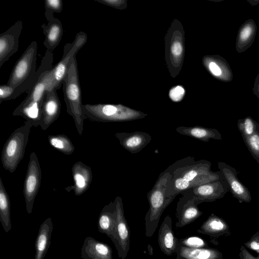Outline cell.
<instances>
[{
	"label": "cell",
	"instance_id": "obj_32",
	"mask_svg": "<svg viewBox=\"0 0 259 259\" xmlns=\"http://www.w3.org/2000/svg\"><path fill=\"white\" fill-rule=\"evenodd\" d=\"M63 6L61 0H46L45 2V16L48 22L54 18V13L62 12Z\"/></svg>",
	"mask_w": 259,
	"mask_h": 259
},
{
	"label": "cell",
	"instance_id": "obj_16",
	"mask_svg": "<svg viewBox=\"0 0 259 259\" xmlns=\"http://www.w3.org/2000/svg\"><path fill=\"white\" fill-rule=\"evenodd\" d=\"M179 240L173 231L171 217L166 216L158 231V242L160 250L167 256L172 255L179 246Z\"/></svg>",
	"mask_w": 259,
	"mask_h": 259
},
{
	"label": "cell",
	"instance_id": "obj_18",
	"mask_svg": "<svg viewBox=\"0 0 259 259\" xmlns=\"http://www.w3.org/2000/svg\"><path fill=\"white\" fill-rule=\"evenodd\" d=\"M72 172L74 181L72 189L76 196H80L86 192L92 182L91 168L79 161L72 166Z\"/></svg>",
	"mask_w": 259,
	"mask_h": 259
},
{
	"label": "cell",
	"instance_id": "obj_28",
	"mask_svg": "<svg viewBox=\"0 0 259 259\" xmlns=\"http://www.w3.org/2000/svg\"><path fill=\"white\" fill-rule=\"evenodd\" d=\"M225 230V223L223 220L212 213L197 230L199 233L211 236H217Z\"/></svg>",
	"mask_w": 259,
	"mask_h": 259
},
{
	"label": "cell",
	"instance_id": "obj_3",
	"mask_svg": "<svg viewBox=\"0 0 259 259\" xmlns=\"http://www.w3.org/2000/svg\"><path fill=\"white\" fill-rule=\"evenodd\" d=\"M171 174L166 169L161 172L154 186L147 195L149 208L145 217V235L152 236L155 232L165 209L174 200L175 197L166 195Z\"/></svg>",
	"mask_w": 259,
	"mask_h": 259
},
{
	"label": "cell",
	"instance_id": "obj_20",
	"mask_svg": "<svg viewBox=\"0 0 259 259\" xmlns=\"http://www.w3.org/2000/svg\"><path fill=\"white\" fill-rule=\"evenodd\" d=\"M205 65L210 73L217 79L224 82H230L233 75L232 69L227 60L220 56L207 57Z\"/></svg>",
	"mask_w": 259,
	"mask_h": 259
},
{
	"label": "cell",
	"instance_id": "obj_13",
	"mask_svg": "<svg viewBox=\"0 0 259 259\" xmlns=\"http://www.w3.org/2000/svg\"><path fill=\"white\" fill-rule=\"evenodd\" d=\"M22 28V21L18 20L0 34V67L18 51Z\"/></svg>",
	"mask_w": 259,
	"mask_h": 259
},
{
	"label": "cell",
	"instance_id": "obj_33",
	"mask_svg": "<svg viewBox=\"0 0 259 259\" xmlns=\"http://www.w3.org/2000/svg\"><path fill=\"white\" fill-rule=\"evenodd\" d=\"M179 245L190 248H205L207 243L201 238L197 236L188 237L179 240Z\"/></svg>",
	"mask_w": 259,
	"mask_h": 259
},
{
	"label": "cell",
	"instance_id": "obj_35",
	"mask_svg": "<svg viewBox=\"0 0 259 259\" xmlns=\"http://www.w3.org/2000/svg\"><path fill=\"white\" fill-rule=\"evenodd\" d=\"M184 89L181 86H177L170 90L169 96L171 100L177 102L182 99L184 96Z\"/></svg>",
	"mask_w": 259,
	"mask_h": 259
},
{
	"label": "cell",
	"instance_id": "obj_10",
	"mask_svg": "<svg viewBox=\"0 0 259 259\" xmlns=\"http://www.w3.org/2000/svg\"><path fill=\"white\" fill-rule=\"evenodd\" d=\"M229 191V186L223 176L218 180L194 187L184 192L189 194L199 204L202 202H212L222 198Z\"/></svg>",
	"mask_w": 259,
	"mask_h": 259
},
{
	"label": "cell",
	"instance_id": "obj_4",
	"mask_svg": "<svg viewBox=\"0 0 259 259\" xmlns=\"http://www.w3.org/2000/svg\"><path fill=\"white\" fill-rule=\"evenodd\" d=\"M62 85L67 112L72 117L77 131L81 136L83 121L87 118L82 110L83 104L76 55L70 61Z\"/></svg>",
	"mask_w": 259,
	"mask_h": 259
},
{
	"label": "cell",
	"instance_id": "obj_8",
	"mask_svg": "<svg viewBox=\"0 0 259 259\" xmlns=\"http://www.w3.org/2000/svg\"><path fill=\"white\" fill-rule=\"evenodd\" d=\"M41 171L38 159L34 152L29 156V162L24 182L23 194L26 209L28 214L32 211L35 197L41 182Z\"/></svg>",
	"mask_w": 259,
	"mask_h": 259
},
{
	"label": "cell",
	"instance_id": "obj_36",
	"mask_svg": "<svg viewBox=\"0 0 259 259\" xmlns=\"http://www.w3.org/2000/svg\"><path fill=\"white\" fill-rule=\"evenodd\" d=\"M182 47L181 44L179 42L174 43L171 48L172 53L175 55H179L182 52Z\"/></svg>",
	"mask_w": 259,
	"mask_h": 259
},
{
	"label": "cell",
	"instance_id": "obj_21",
	"mask_svg": "<svg viewBox=\"0 0 259 259\" xmlns=\"http://www.w3.org/2000/svg\"><path fill=\"white\" fill-rule=\"evenodd\" d=\"M53 230L51 218H47L40 225L35 242L34 259H44L51 243Z\"/></svg>",
	"mask_w": 259,
	"mask_h": 259
},
{
	"label": "cell",
	"instance_id": "obj_25",
	"mask_svg": "<svg viewBox=\"0 0 259 259\" xmlns=\"http://www.w3.org/2000/svg\"><path fill=\"white\" fill-rule=\"evenodd\" d=\"M176 131L181 135L188 136L198 140L207 142L210 139L220 140L222 139L221 134L215 128L202 126H179Z\"/></svg>",
	"mask_w": 259,
	"mask_h": 259
},
{
	"label": "cell",
	"instance_id": "obj_15",
	"mask_svg": "<svg viewBox=\"0 0 259 259\" xmlns=\"http://www.w3.org/2000/svg\"><path fill=\"white\" fill-rule=\"evenodd\" d=\"M114 136L118 140L119 144L132 154L140 152L152 140V137L148 133L141 131L119 132Z\"/></svg>",
	"mask_w": 259,
	"mask_h": 259
},
{
	"label": "cell",
	"instance_id": "obj_11",
	"mask_svg": "<svg viewBox=\"0 0 259 259\" xmlns=\"http://www.w3.org/2000/svg\"><path fill=\"white\" fill-rule=\"evenodd\" d=\"M177 204L176 217L177 228L185 227L193 223L203 213L198 207V204L188 193L184 192L181 194Z\"/></svg>",
	"mask_w": 259,
	"mask_h": 259
},
{
	"label": "cell",
	"instance_id": "obj_14",
	"mask_svg": "<svg viewBox=\"0 0 259 259\" xmlns=\"http://www.w3.org/2000/svg\"><path fill=\"white\" fill-rule=\"evenodd\" d=\"M61 112V103L57 90L52 89L46 91L41 109V117L39 126L46 130L59 117Z\"/></svg>",
	"mask_w": 259,
	"mask_h": 259
},
{
	"label": "cell",
	"instance_id": "obj_26",
	"mask_svg": "<svg viewBox=\"0 0 259 259\" xmlns=\"http://www.w3.org/2000/svg\"><path fill=\"white\" fill-rule=\"evenodd\" d=\"M53 67L46 70L41 74L37 81L27 92V96L22 101L23 103L33 102L42 105L46 92L49 90L50 71Z\"/></svg>",
	"mask_w": 259,
	"mask_h": 259
},
{
	"label": "cell",
	"instance_id": "obj_24",
	"mask_svg": "<svg viewBox=\"0 0 259 259\" xmlns=\"http://www.w3.org/2000/svg\"><path fill=\"white\" fill-rule=\"evenodd\" d=\"M175 254L176 259H220L221 252L210 248H190L179 245Z\"/></svg>",
	"mask_w": 259,
	"mask_h": 259
},
{
	"label": "cell",
	"instance_id": "obj_30",
	"mask_svg": "<svg viewBox=\"0 0 259 259\" xmlns=\"http://www.w3.org/2000/svg\"><path fill=\"white\" fill-rule=\"evenodd\" d=\"M237 125L243 139L250 137L259 131V124L250 116L238 119Z\"/></svg>",
	"mask_w": 259,
	"mask_h": 259
},
{
	"label": "cell",
	"instance_id": "obj_12",
	"mask_svg": "<svg viewBox=\"0 0 259 259\" xmlns=\"http://www.w3.org/2000/svg\"><path fill=\"white\" fill-rule=\"evenodd\" d=\"M218 166L233 196L240 202H250L251 200V193L238 178V172L236 169L224 162H218Z\"/></svg>",
	"mask_w": 259,
	"mask_h": 259
},
{
	"label": "cell",
	"instance_id": "obj_27",
	"mask_svg": "<svg viewBox=\"0 0 259 259\" xmlns=\"http://www.w3.org/2000/svg\"><path fill=\"white\" fill-rule=\"evenodd\" d=\"M0 221L4 231L8 233L12 228L9 196L0 177Z\"/></svg>",
	"mask_w": 259,
	"mask_h": 259
},
{
	"label": "cell",
	"instance_id": "obj_22",
	"mask_svg": "<svg viewBox=\"0 0 259 259\" xmlns=\"http://www.w3.org/2000/svg\"><path fill=\"white\" fill-rule=\"evenodd\" d=\"M256 30V25L252 19L246 20L241 25L238 31L235 44V48L238 53L245 52L252 45Z\"/></svg>",
	"mask_w": 259,
	"mask_h": 259
},
{
	"label": "cell",
	"instance_id": "obj_38",
	"mask_svg": "<svg viewBox=\"0 0 259 259\" xmlns=\"http://www.w3.org/2000/svg\"><path fill=\"white\" fill-rule=\"evenodd\" d=\"M252 91L253 94L259 99V73L255 78Z\"/></svg>",
	"mask_w": 259,
	"mask_h": 259
},
{
	"label": "cell",
	"instance_id": "obj_39",
	"mask_svg": "<svg viewBox=\"0 0 259 259\" xmlns=\"http://www.w3.org/2000/svg\"><path fill=\"white\" fill-rule=\"evenodd\" d=\"M248 247L259 252V240L253 239L248 243Z\"/></svg>",
	"mask_w": 259,
	"mask_h": 259
},
{
	"label": "cell",
	"instance_id": "obj_9",
	"mask_svg": "<svg viewBox=\"0 0 259 259\" xmlns=\"http://www.w3.org/2000/svg\"><path fill=\"white\" fill-rule=\"evenodd\" d=\"M114 201L116 206V220L115 238L112 242L117 251L118 257L125 259L130 249L131 232L125 218L121 197L117 196Z\"/></svg>",
	"mask_w": 259,
	"mask_h": 259
},
{
	"label": "cell",
	"instance_id": "obj_31",
	"mask_svg": "<svg viewBox=\"0 0 259 259\" xmlns=\"http://www.w3.org/2000/svg\"><path fill=\"white\" fill-rule=\"evenodd\" d=\"M243 140L252 157L259 164V131Z\"/></svg>",
	"mask_w": 259,
	"mask_h": 259
},
{
	"label": "cell",
	"instance_id": "obj_37",
	"mask_svg": "<svg viewBox=\"0 0 259 259\" xmlns=\"http://www.w3.org/2000/svg\"><path fill=\"white\" fill-rule=\"evenodd\" d=\"M241 251L240 256L241 259H259V257H254L243 246L241 249Z\"/></svg>",
	"mask_w": 259,
	"mask_h": 259
},
{
	"label": "cell",
	"instance_id": "obj_5",
	"mask_svg": "<svg viewBox=\"0 0 259 259\" xmlns=\"http://www.w3.org/2000/svg\"><path fill=\"white\" fill-rule=\"evenodd\" d=\"M32 123L26 120L24 124L16 129L6 142L1 154L3 167L14 172L23 158Z\"/></svg>",
	"mask_w": 259,
	"mask_h": 259
},
{
	"label": "cell",
	"instance_id": "obj_19",
	"mask_svg": "<svg viewBox=\"0 0 259 259\" xmlns=\"http://www.w3.org/2000/svg\"><path fill=\"white\" fill-rule=\"evenodd\" d=\"M116 220V206L115 201H113L104 206L98 221L99 231L106 235L112 241L115 238Z\"/></svg>",
	"mask_w": 259,
	"mask_h": 259
},
{
	"label": "cell",
	"instance_id": "obj_40",
	"mask_svg": "<svg viewBox=\"0 0 259 259\" xmlns=\"http://www.w3.org/2000/svg\"><path fill=\"white\" fill-rule=\"evenodd\" d=\"M247 2L252 6L257 5V4H259V1H258V0H247Z\"/></svg>",
	"mask_w": 259,
	"mask_h": 259
},
{
	"label": "cell",
	"instance_id": "obj_29",
	"mask_svg": "<svg viewBox=\"0 0 259 259\" xmlns=\"http://www.w3.org/2000/svg\"><path fill=\"white\" fill-rule=\"evenodd\" d=\"M50 144L54 148L66 155L71 154L74 151V146L70 139L65 135L49 136Z\"/></svg>",
	"mask_w": 259,
	"mask_h": 259
},
{
	"label": "cell",
	"instance_id": "obj_1",
	"mask_svg": "<svg viewBox=\"0 0 259 259\" xmlns=\"http://www.w3.org/2000/svg\"><path fill=\"white\" fill-rule=\"evenodd\" d=\"M208 160L195 161L192 156L178 160L166 169L171 174L166 195L176 197L185 191L200 185L218 180L223 177L221 171L211 170Z\"/></svg>",
	"mask_w": 259,
	"mask_h": 259
},
{
	"label": "cell",
	"instance_id": "obj_23",
	"mask_svg": "<svg viewBox=\"0 0 259 259\" xmlns=\"http://www.w3.org/2000/svg\"><path fill=\"white\" fill-rule=\"evenodd\" d=\"M45 36L44 42L47 50L52 51L58 46L63 34V29L61 21L53 18L47 25H41Z\"/></svg>",
	"mask_w": 259,
	"mask_h": 259
},
{
	"label": "cell",
	"instance_id": "obj_2",
	"mask_svg": "<svg viewBox=\"0 0 259 259\" xmlns=\"http://www.w3.org/2000/svg\"><path fill=\"white\" fill-rule=\"evenodd\" d=\"M37 44L33 41L16 61L7 84L14 89L13 100L28 92L37 81L41 74L53 67V53L47 50L37 70H36Z\"/></svg>",
	"mask_w": 259,
	"mask_h": 259
},
{
	"label": "cell",
	"instance_id": "obj_6",
	"mask_svg": "<svg viewBox=\"0 0 259 259\" xmlns=\"http://www.w3.org/2000/svg\"><path fill=\"white\" fill-rule=\"evenodd\" d=\"M83 113L90 119L99 122H123L139 119L146 115L121 105L86 104L82 105Z\"/></svg>",
	"mask_w": 259,
	"mask_h": 259
},
{
	"label": "cell",
	"instance_id": "obj_7",
	"mask_svg": "<svg viewBox=\"0 0 259 259\" xmlns=\"http://www.w3.org/2000/svg\"><path fill=\"white\" fill-rule=\"evenodd\" d=\"M87 34L80 31L77 33L72 43L66 44L63 55L61 60L50 71V89L58 90L63 84L71 58L76 55L78 51L87 41Z\"/></svg>",
	"mask_w": 259,
	"mask_h": 259
},
{
	"label": "cell",
	"instance_id": "obj_17",
	"mask_svg": "<svg viewBox=\"0 0 259 259\" xmlns=\"http://www.w3.org/2000/svg\"><path fill=\"white\" fill-rule=\"evenodd\" d=\"M80 256L82 259H113L112 250L107 243L89 236L84 240Z\"/></svg>",
	"mask_w": 259,
	"mask_h": 259
},
{
	"label": "cell",
	"instance_id": "obj_34",
	"mask_svg": "<svg viewBox=\"0 0 259 259\" xmlns=\"http://www.w3.org/2000/svg\"><path fill=\"white\" fill-rule=\"evenodd\" d=\"M14 89L8 84L0 87V104L3 101L13 100Z\"/></svg>",
	"mask_w": 259,
	"mask_h": 259
}]
</instances>
